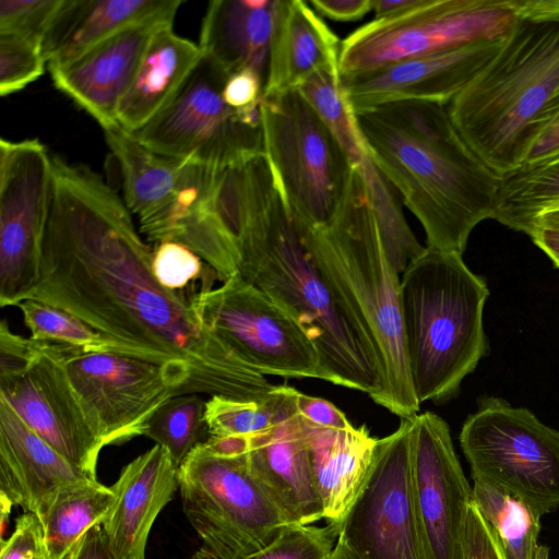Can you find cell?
<instances>
[{
	"instance_id": "obj_35",
	"label": "cell",
	"mask_w": 559,
	"mask_h": 559,
	"mask_svg": "<svg viewBox=\"0 0 559 559\" xmlns=\"http://www.w3.org/2000/svg\"><path fill=\"white\" fill-rule=\"evenodd\" d=\"M201 394H180L168 400L150 418L144 436L170 455L178 468L189 453L210 438Z\"/></svg>"
},
{
	"instance_id": "obj_10",
	"label": "cell",
	"mask_w": 559,
	"mask_h": 559,
	"mask_svg": "<svg viewBox=\"0 0 559 559\" xmlns=\"http://www.w3.org/2000/svg\"><path fill=\"white\" fill-rule=\"evenodd\" d=\"M460 444L473 478L521 499L542 516L559 507V431L525 407L484 397Z\"/></svg>"
},
{
	"instance_id": "obj_28",
	"label": "cell",
	"mask_w": 559,
	"mask_h": 559,
	"mask_svg": "<svg viewBox=\"0 0 559 559\" xmlns=\"http://www.w3.org/2000/svg\"><path fill=\"white\" fill-rule=\"evenodd\" d=\"M103 131L121 171L128 210L139 221L162 210L174 197L188 162L150 150L119 124Z\"/></svg>"
},
{
	"instance_id": "obj_27",
	"label": "cell",
	"mask_w": 559,
	"mask_h": 559,
	"mask_svg": "<svg viewBox=\"0 0 559 559\" xmlns=\"http://www.w3.org/2000/svg\"><path fill=\"white\" fill-rule=\"evenodd\" d=\"M173 25H166L153 35L119 105L117 121L127 132H134L156 116L202 58L199 44L176 34Z\"/></svg>"
},
{
	"instance_id": "obj_49",
	"label": "cell",
	"mask_w": 559,
	"mask_h": 559,
	"mask_svg": "<svg viewBox=\"0 0 559 559\" xmlns=\"http://www.w3.org/2000/svg\"><path fill=\"white\" fill-rule=\"evenodd\" d=\"M419 0H372V10L374 19H383L399 14L416 5Z\"/></svg>"
},
{
	"instance_id": "obj_33",
	"label": "cell",
	"mask_w": 559,
	"mask_h": 559,
	"mask_svg": "<svg viewBox=\"0 0 559 559\" xmlns=\"http://www.w3.org/2000/svg\"><path fill=\"white\" fill-rule=\"evenodd\" d=\"M297 393L294 388L277 385L262 401L210 396L204 415L210 437H251L266 431L296 406Z\"/></svg>"
},
{
	"instance_id": "obj_34",
	"label": "cell",
	"mask_w": 559,
	"mask_h": 559,
	"mask_svg": "<svg viewBox=\"0 0 559 559\" xmlns=\"http://www.w3.org/2000/svg\"><path fill=\"white\" fill-rule=\"evenodd\" d=\"M376 215L384 253L393 270L400 275L424 253L409 228L401 206V198L367 153L359 164Z\"/></svg>"
},
{
	"instance_id": "obj_32",
	"label": "cell",
	"mask_w": 559,
	"mask_h": 559,
	"mask_svg": "<svg viewBox=\"0 0 559 559\" xmlns=\"http://www.w3.org/2000/svg\"><path fill=\"white\" fill-rule=\"evenodd\" d=\"M16 307L31 332L29 337L56 347L66 358L109 353L147 360L138 349L114 340L66 310L33 299H25Z\"/></svg>"
},
{
	"instance_id": "obj_30",
	"label": "cell",
	"mask_w": 559,
	"mask_h": 559,
	"mask_svg": "<svg viewBox=\"0 0 559 559\" xmlns=\"http://www.w3.org/2000/svg\"><path fill=\"white\" fill-rule=\"evenodd\" d=\"M559 210V154L500 177L493 219L527 234L542 214Z\"/></svg>"
},
{
	"instance_id": "obj_44",
	"label": "cell",
	"mask_w": 559,
	"mask_h": 559,
	"mask_svg": "<svg viewBox=\"0 0 559 559\" xmlns=\"http://www.w3.org/2000/svg\"><path fill=\"white\" fill-rule=\"evenodd\" d=\"M265 78L251 69L229 75L223 87V99L235 110L252 106L263 99Z\"/></svg>"
},
{
	"instance_id": "obj_23",
	"label": "cell",
	"mask_w": 559,
	"mask_h": 559,
	"mask_svg": "<svg viewBox=\"0 0 559 559\" xmlns=\"http://www.w3.org/2000/svg\"><path fill=\"white\" fill-rule=\"evenodd\" d=\"M340 38L302 0H276L263 97L297 90L320 71L338 72Z\"/></svg>"
},
{
	"instance_id": "obj_12",
	"label": "cell",
	"mask_w": 559,
	"mask_h": 559,
	"mask_svg": "<svg viewBox=\"0 0 559 559\" xmlns=\"http://www.w3.org/2000/svg\"><path fill=\"white\" fill-rule=\"evenodd\" d=\"M192 307L200 322L255 372L326 381L304 328L239 273L193 295Z\"/></svg>"
},
{
	"instance_id": "obj_6",
	"label": "cell",
	"mask_w": 559,
	"mask_h": 559,
	"mask_svg": "<svg viewBox=\"0 0 559 559\" xmlns=\"http://www.w3.org/2000/svg\"><path fill=\"white\" fill-rule=\"evenodd\" d=\"M402 275L403 335L416 399L420 404L444 402L488 354L483 324L487 283L461 253L428 247Z\"/></svg>"
},
{
	"instance_id": "obj_36",
	"label": "cell",
	"mask_w": 559,
	"mask_h": 559,
	"mask_svg": "<svg viewBox=\"0 0 559 559\" xmlns=\"http://www.w3.org/2000/svg\"><path fill=\"white\" fill-rule=\"evenodd\" d=\"M297 91L335 136L353 166L361 164L368 151L345 96L340 73L317 72Z\"/></svg>"
},
{
	"instance_id": "obj_24",
	"label": "cell",
	"mask_w": 559,
	"mask_h": 559,
	"mask_svg": "<svg viewBox=\"0 0 559 559\" xmlns=\"http://www.w3.org/2000/svg\"><path fill=\"white\" fill-rule=\"evenodd\" d=\"M302 425L324 520L338 530L369 476L378 439L365 426L321 428L304 419Z\"/></svg>"
},
{
	"instance_id": "obj_18",
	"label": "cell",
	"mask_w": 559,
	"mask_h": 559,
	"mask_svg": "<svg viewBox=\"0 0 559 559\" xmlns=\"http://www.w3.org/2000/svg\"><path fill=\"white\" fill-rule=\"evenodd\" d=\"M504 39L471 43L341 76L342 86L354 114L402 100L448 105L490 62Z\"/></svg>"
},
{
	"instance_id": "obj_4",
	"label": "cell",
	"mask_w": 559,
	"mask_h": 559,
	"mask_svg": "<svg viewBox=\"0 0 559 559\" xmlns=\"http://www.w3.org/2000/svg\"><path fill=\"white\" fill-rule=\"evenodd\" d=\"M559 94V0H525L490 62L447 105L469 150L503 176L522 166Z\"/></svg>"
},
{
	"instance_id": "obj_7",
	"label": "cell",
	"mask_w": 559,
	"mask_h": 559,
	"mask_svg": "<svg viewBox=\"0 0 559 559\" xmlns=\"http://www.w3.org/2000/svg\"><path fill=\"white\" fill-rule=\"evenodd\" d=\"M178 481L182 510L202 542L191 559H245L288 525L246 454L223 455L203 442L178 467Z\"/></svg>"
},
{
	"instance_id": "obj_42",
	"label": "cell",
	"mask_w": 559,
	"mask_h": 559,
	"mask_svg": "<svg viewBox=\"0 0 559 559\" xmlns=\"http://www.w3.org/2000/svg\"><path fill=\"white\" fill-rule=\"evenodd\" d=\"M464 559H503L492 527L473 501L467 515Z\"/></svg>"
},
{
	"instance_id": "obj_45",
	"label": "cell",
	"mask_w": 559,
	"mask_h": 559,
	"mask_svg": "<svg viewBox=\"0 0 559 559\" xmlns=\"http://www.w3.org/2000/svg\"><path fill=\"white\" fill-rule=\"evenodd\" d=\"M296 405L299 416L312 426L334 429L353 426L342 411L324 399L298 392Z\"/></svg>"
},
{
	"instance_id": "obj_19",
	"label": "cell",
	"mask_w": 559,
	"mask_h": 559,
	"mask_svg": "<svg viewBox=\"0 0 559 559\" xmlns=\"http://www.w3.org/2000/svg\"><path fill=\"white\" fill-rule=\"evenodd\" d=\"M179 7L123 28L63 66L48 68L55 86L103 130L118 124L128 92L153 35L174 24Z\"/></svg>"
},
{
	"instance_id": "obj_13",
	"label": "cell",
	"mask_w": 559,
	"mask_h": 559,
	"mask_svg": "<svg viewBox=\"0 0 559 559\" xmlns=\"http://www.w3.org/2000/svg\"><path fill=\"white\" fill-rule=\"evenodd\" d=\"M227 78L202 55L173 99L129 133L158 154L206 166H226L264 152L262 128L243 124L237 110L224 102Z\"/></svg>"
},
{
	"instance_id": "obj_15",
	"label": "cell",
	"mask_w": 559,
	"mask_h": 559,
	"mask_svg": "<svg viewBox=\"0 0 559 559\" xmlns=\"http://www.w3.org/2000/svg\"><path fill=\"white\" fill-rule=\"evenodd\" d=\"M411 419L378 439L369 476L338 528L354 559H425L412 483Z\"/></svg>"
},
{
	"instance_id": "obj_50",
	"label": "cell",
	"mask_w": 559,
	"mask_h": 559,
	"mask_svg": "<svg viewBox=\"0 0 559 559\" xmlns=\"http://www.w3.org/2000/svg\"><path fill=\"white\" fill-rule=\"evenodd\" d=\"M330 559H354V557L338 537Z\"/></svg>"
},
{
	"instance_id": "obj_39",
	"label": "cell",
	"mask_w": 559,
	"mask_h": 559,
	"mask_svg": "<svg viewBox=\"0 0 559 559\" xmlns=\"http://www.w3.org/2000/svg\"><path fill=\"white\" fill-rule=\"evenodd\" d=\"M47 66L41 44L0 33V95L19 92L36 81Z\"/></svg>"
},
{
	"instance_id": "obj_20",
	"label": "cell",
	"mask_w": 559,
	"mask_h": 559,
	"mask_svg": "<svg viewBox=\"0 0 559 559\" xmlns=\"http://www.w3.org/2000/svg\"><path fill=\"white\" fill-rule=\"evenodd\" d=\"M250 472L288 525H309L324 519L297 405L266 431L249 437Z\"/></svg>"
},
{
	"instance_id": "obj_9",
	"label": "cell",
	"mask_w": 559,
	"mask_h": 559,
	"mask_svg": "<svg viewBox=\"0 0 559 559\" xmlns=\"http://www.w3.org/2000/svg\"><path fill=\"white\" fill-rule=\"evenodd\" d=\"M525 0H419L374 19L341 43V76L477 41L504 39Z\"/></svg>"
},
{
	"instance_id": "obj_11",
	"label": "cell",
	"mask_w": 559,
	"mask_h": 559,
	"mask_svg": "<svg viewBox=\"0 0 559 559\" xmlns=\"http://www.w3.org/2000/svg\"><path fill=\"white\" fill-rule=\"evenodd\" d=\"M0 400L73 466L97 478L104 448L73 388L64 356L0 324Z\"/></svg>"
},
{
	"instance_id": "obj_31",
	"label": "cell",
	"mask_w": 559,
	"mask_h": 559,
	"mask_svg": "<svg viewBox=\"0 0 559 559\" xmlns=\"http://www.w3.org/2000/svg\"><path fill=\"white\" fill-rule=\"evenodd\" d=\"M472 501L492 527L503 559H549L538 544L542 515L521 499L473 478Z\"/></svg>"
},
{
	"instance_id": "obj_16",
	"label": "cell",
	"mask_w": 559,
	"mask_h": 559,
	"mask_svg": "<svg viewBox=\"0 0 559 559\" xmlns=\"http://www.w3.org/2000/svg\"><path fill=\"white\" fill-rule=\"evenodd\" d=\"M85 415L104 447L144 436L168 400L191 394L188 380L167 366L122 354L64 358Z\"/></svg>"
},
{
	"instance_id": "obj_46",
	"label": "cell",
	"mask_w": 559,
	"mask_h": 559,
	"mask_svg": "<svg viewBox=\"0 0 559 559\" xmlns=\"http://www.w3.org/2000/svg\"><path fill=\"white\" fill-rule=\"evenodd\" d=\"M526 235L559 269V210L539 215Z\"/></svg>"
},
{
	"instance_id": "obj_5",
	"label": "cell",
	"mask_w": 559,
	"mask_h": 559,
	"mask_svg": "<svg viewBox=\"0 0 559 559\" xmlns=\"http://www.w3.org/2000/svg\"><path fill=\"white\" fill-rule=\"evenodd\" d=\"M297 227L318 269L378 350L385 374L382 406L401 419L414 417L420 403L405 352L401 280L384 253L360 166L353 167L343 198L325 224Z\"/></svg>"
},
{
	"instance_id": "obj_3",
	"label": "cell",
	"mask_w": 559,
	"mask_h": 559,
	"mask_svg": "<svg viewBox=\"0 0 559 559\" xmlns=\"http://www.w3.org/2000/svg\"><path fill=\"white\" fill-rule=\"evenodd\" d=\"M238 254V273L304 328L326 381L365 392L382 406L385 374L378 350L309 254L272 171L259 186Z\"/></svg>"
},
{
	"instance_id": "obj_47",
	"label": "cell",
	"mask_w": 559,
	"mask_h": 559,
	"mask_svg": "<svg viewBox=\"0 0 559 559\" xmlns=\"http://www.w3.org/2000/svg\"><path fill=\"white\" fill-rule=\"evenodd\" d=\"M309 4L320 16L336 22L358 21L372 10V0H310Z\"/></svg>"
},
{
	"instance_id": "obj_21",
	"label": "cell",
	"mask_w": 559,
	"mask_h": 559,
	"mask_svg": "<svg viewBox=\"0 0 559 559\" xmlns=\"http://www.w3.org/2000/svg\"><path fill=\"white\" fill-rule=\"evenodd\" d=\"M97 480L73 466L0 400L1 507L19 506L39 516L62 488Z\"/></svg>"
},
{
	"instance_id": "obj_29",
	"label": "cell",
	"mask_w": 559,
	"mask_h": 559,
	"mask_svg": "<svg viewBox=\"0 0 559 559\" xmlns=\"http://www.w3.org/2000/svg\"><path fill=\"white\" fill-rule=\"evenodd\" d=\"M115 499L111 487L85 480L60 489L37 516L49 559H68L81 536L100 523Z\"/></svg>"
},
{
	"instance_id": "obj_26",
	"label": "cell",
	"mask_w": 559,
	"mask_h": 559,
	"mask_svg": "<svg viewBox=\"0 0 559 559\" xmlns=\"http://www.w3.org/2000/svg\"><path fill=\"white\" fill-rule=\"evenodd\" d=\"M276 0H213L201 26L202 55L228 76L251 69L266 76Z\"/></svg>"
},
{
	"instance_id": "obj_14",
	"label": "cell",
	"mask_w": 559,
	"mask_h": 559,
	"mask_svg": "<svg viewBox=\"0 0 559 559\" xmlns=\"http://www.w3.org/2000/svg\"><path fill=\"white\" fill-rule=\"evenodd\" d=\"M51 155L37 139L0 141V306H17L40 278Z\"/></svg>"
},
{
	"instance_id": "obj_2",
	"label": "cell",
	"mask_w": 559,
	"mask_h": 559,
	"mask_svg": "<svg viewBox=\"0 0 559 559\" xmlns=\"http://www.w3.org/2000/svg\"><path fill=\"white\" fill-rule=\"evenodd\" d=\"M355 117L368 154L421 224L427 247L463 254L473 229L493 219L500 176L465 144L447 105L402 100Z\"/></svg>"
},
{
	"instance_id": "obj_1",
	"label": "cell",
	"mask_w": 559,
	"mask_h": 559,
	"mask_svg": "<svg viewBox=\"0 0 559 559\" xmlns=\"http://www.w3.org/2000/svg\"><path fill=\"white\" fill-rule=\"evenodd\" d=\"M140 234L98 174L51 156L40 278L26 299L66 310L177 371L191 394L265 399L274 385L200 322L195 294L158 283Z\"/></svg>"
},
{
	"instance_id": "obj_41",
	"label": "cell",
	"mask_w": 559,
	"mask_h": 559,
	"mask_svg": "<svg viewBox=\"0 0 559 559\" xmlns=\"http://www.w3.org/2000/svg\"><path fill=\"white\" fill-rule=\"evenodd\" d=\"M0 559H49L41 523L34 513L15 519L11 536L1 538Z\"/></svg>"
},
{
	"instance_id": "obj_22",
	"label": "cell",
	"mask_w": 559,
	"mask_h": 559,
	"mask_svg": "<svg viewBox=\"0 0 559 559\" xmlns=\"http://www.w3.org/2000/svg\"><path fill=\"white\" fill-rule=\"evenodd\" d=\"M115 499L100 524L117 559H145L154 521L179 489L178 468L156 444L128 463L111 486Z\"/></svg>"
},
{
	"instance_id": "obj_43",
	"label": "cell",
	"mask_w": 559,
	"mask_h": 559,
	"mask_svg": "<svg viewBox=\"0 0 559 559\" xmlns=\"http://www.w3.org/2000/svg\"><path fill=\"white\" fill-rule=\"evenodd\" d=\"M559 154V94L540 118L523 165H531Z\"/></svg>"
},
{
	"instance_id": "obj_8",
	"label": "cell",
	"mask_w": 559,
	"mask_h": 559,
	"mask_svg": "<svg viewBox=\"0 0 559 559\" xmlns=\"http://www.w3.org/2000/svg\"><path fill=\"white\" fill-rule=\"evenodd\" d=\"M264 154L297 225L325 224L347 187L353 164L297 91L263 97Z\"/></svg>"
},
{
	"instance_id": "obj_40",
	"label": "cell",
	"mask_w": 559,
	"mask_h": 559,
	"mask_svg": "<svg viewBox=\"0 0 559 559\" xmlns=\"http://www.w3.org/2000/svg\"><path fill=\"white\" fill-rule=\"evenodd\" d=\"M62 0H0V33L43 45Z\"/></svg>"
},
{
	"instance_id": "obj_17",
	"label": "cell",
	"mask_w": 559,
	"mask_h": 559,
	"mask_svg": "<svg viewBox=\"0 0 559 559\" xmlns=\"http://www.w3.org/2000/svg\"><path fill=\"white\" fill-rule=\"evenodd\" d=\"M409 419L413 496L425 559H464L472 488L450 428L429 411Z\"/></svg>"
},
{
	"instance_id": "obj_48",
	"label": "cell",
	"mask_w": 559,
	"mask_h": 559,
	"mask_svg": "<svg viewBox=\"0 0 559 559\" xmlns=\"http://www.w3.org/2000/svg\"><path fill=\"white\" fill-rule=\"evenodd\" d=\"M68 559H117L100 523L88 528L78 540Z\"/></svg>"
},
{
	"instance_id": "obj_38",
	"label": "cell",
	"mask_w": 559,
	"mask_h": 559,
	"mask_svg": "<svg viewBox=\"0 0 559 559\" xmlns=\"http://www.w3.org/2000/svg\"><path fill=\"white\" fill-rule=\"evenodd\" d=\"M338 538L337 527L286 525L262 549L245 559H330Z\"/></svg>"
},
{
	"instance_id": "obj_25",
	"label": "cell",
	"mask_w": 559,
	"mask_h": 559,
	"mask_svg": "<svg viewBox=\"0 0 559 559\" xmlns=\"http://www.w3.org/2000/svg\"><path fill=\"white\" fill-rule=\"evenodd\" d=\"M181 4V0H62L43 39L47 68L69 63L117 32Z\"/></svg>"
},
{
	"instance_id": "obj_37",
	"label": "cell",
	"mask_w": 559,
	"mask_h": 559,
	"mask_svg": "<svg viewBox=\"0 0 559 559\" xmlns=\"http://www.w3.org/2000/svg\"><path fill=\"white\" fill-rule=\"evenodd\" d=\"M153 273L158 283L170 290L198 294L192 285L200 282L203 292L213 289L218 273L195 252L176 241H163L153 250Z\"/></svg>"
}]
</instances>
